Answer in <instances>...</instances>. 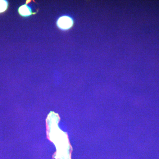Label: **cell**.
<instances>
[{
	"instance_id": "7a4b0ae2",
	"label": "cell",
	"mask_w": 159,
	"mask_h": 159,
	"mask_svg": "<svg viewBox=\"0 0 159 159\" xmlns=\"http://www.w3.org/2000/svg\"><path fill=\"white\" fill-rule=\"evenodd\" d=\"M19 12L23 16H29L32 14L31 8L27 5H23L19 9Z\"/></svg>"
},
{
	"instance_id": "6da1fadb",
	"label": "cell",
	"mask_w": 159,
	"mask_h": 159,
	"mask_svg": "<svg viewBox=\"0 0 159 159\" xmlns=\"http://www.w3.org/2000/svg\"><path fill=\"white\" fill-rule=\"evenodd\" d=\"M73 25V20L68 16L59 17L57 21V25L59 29L66 30L70 29Z\"/></svg>"
},
{
	"instance_id": "3957f363",
	"label": "cell",
	"mask_w": 159,
	"mask_h": 159,
	"mask_svg": "<svg viewBox=\"0 0 159 159\" xmlns=\"http://www.w3.org/2000/svg\"><path fill=\"white\" fill-rule=\"evenodd\" d=\"M8 7V3L5 1L0 0V13L6 11Z\"/></svg>"
}]
</instances>
